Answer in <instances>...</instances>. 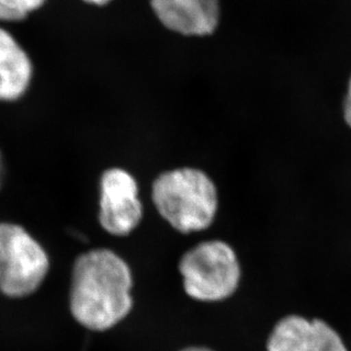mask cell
<instances>
[{"instance_id":"cell-1","label":"cell","mask_w":351,"mask_h":351,"mask_svg":"<svg viewBox=\"0 0 351 351\" xmlns=\"http://www.w3.org/2000/svg\"><path fill=\"white\" fill-rule=\"evenodd\" d=\"M132 286L130 267L117 253L101 248L83 253L71 269V316L91 331L112 329L130 313Z\"/></svg>"},{"instance_id":"cell-2","label":"cell","mask_w":351,"mask_h":351,"mask_svg":"<svg viewBox=\"0 0 351 351\" xmlns=\"http://www.w3.org/2000/svg\"><path fill=\"white\" fill-rule=\"evenodd\" d=\"M152 198L160 216L182 233L206 230L218 211L214 182L195 168H178L159 175L152 184Z\"/></svg>"},{"instance_id":"cell-3","label":"cell","mask_w":351,"mask_h":351,"mask_svg":"<svg viewBox=\"0 0 351 351\" xmlns=\"http://www.w3.org/2000/svg\"><path fill=\"white\" fill-rule=\"evenodd\" d=\"M50 267L47 251L25 226L0 221V294L12 300L31 297Z\"/></svg>"},{"instance_id":"cell-4","label":"cell","mask_w":351,"mask_h":351,"mask_svg":"<svg viewBox=\"0 0 351 351\" xmlns=\"http://www.w3.org/2000/svg\"><path fill=\"white\" fill-rule=\"evenodd\" d=\"M179 269L186 294L200 302H219L237 291L241 269L230 245L211 240L196 245L182 256Z\"/></svg>"},{"instance_id":"cell-5","label":"cell","mask_w":351,"mask_h":351,"mask_svg":"<svg viewBox=\"0 0 351 351\" xmlns=\"http://www.w3.org/2000/svg\"><path fill=\"white\" fill-rule=\"evenodd\" d=\"M143 204L133 175L122 168L106 170L100 180L99 221L115 237L130 234L143 219Z\"/></svg>"},{"instance_id":"cell-6","label":"cell","mask_w":351,"mask_h":351,"mask_svg":"<svg viewBox=\"0 0 351 351\" xmlns=\"http://www.w3.org/2000/svg\"><path fill=\"white\" fill-rule=\"evenodd\" d=\"M267 351H348L338 332L325 321L288 315L274 326Z\"/></svg>"},{"instance_id":"cell-7","label":"cell","mask_w":351,"mask_h":351,"mask_svg":"<svg viewBox=\"0 0 351 351\" xmlns=\"http://www.w3.org/2000/svg\"><path fill=\"white\" fill-rule=\"evenodd\" d=\"M151 6L166 29L189 38L211 36L221 18L219 0H151Z\"/></svg>"},{"instance_id":"cell-8","label":"cell","mask_w":351,"mask_h":351,"mask_svg":"<svg viewBox=\"0 0 351 351\" xmlns=\"http://www.w3.org/2000/svg\"><path fill=\"white\" fill-rule=\"evenodd\" d=\"M32 73L27 53L11 34L0 29V103L21 100L31 86Z\"/></svg>"},{"instance_id":"cell-9","label":"cell","mask_w":351,"mask_h":351,"mask_svg":"<svg viewBox=\"0 0 351 351\" xmlns=\"http://www.w3.org/2000/svg\"><path fill=\"white\" fill-rule=\"evenodd\" d=\"M44 2L45 0H0V20H23Z\"/></svg>"},{"instance_id":"cell-10","label":"cell","mask_w":351,"mask_h":351,"mask_svg":"<svg viewBox=\"0 0 351 351\" xmlns=\"http://www.w3.org/2000/svg\"><path fill=\"white\" fill-rule=\"evenodd\" d=\"M343 119L346 125L351 130V75L346 86L345 97H343Z\"/></svg>"},{"instance_id":"cell-11","label":"cell","mask_w":351,"mask_h":351,"mask_svg":"<svg viewBox=\"0 0 351 351\" xmlns=\"http://www.w3.org/2000/svg\"><path fill=\"white\" fill-rule=\"evenodd\" d=\"M83 1L92 4V5L105 6L113 1V0H83Z\"/></svg>"},{"instance_id":"cell-12","label":"cell","mask_w":351,"mask_h":351,"mask_svg":"<svg viewBox=\"0 0 351 351\" xmlns=\"http://www.w3.org/2000/svg\"><path fill=\"white\" fill-rule=\"evenodd\" d=\"M3 175H4L3 156H2V152H1V151H0V189H1L2 182H3Z\"/></svg>"},{"instance_id":"cell-13","label":"cell","mask_w":351,"mask_h":351,"mask_svg":"<svg viewBox=\"0 0 351 351\" xmlns=\"http://www.w3.org/2000/svg\"><path fill=\"white\" fill-rule=\"evenodd\" d=\"M181 351H213L209 350V348H200V346H193V348H188L186 350H182Z\"/></svg>"}]
</instances>
